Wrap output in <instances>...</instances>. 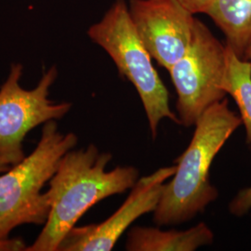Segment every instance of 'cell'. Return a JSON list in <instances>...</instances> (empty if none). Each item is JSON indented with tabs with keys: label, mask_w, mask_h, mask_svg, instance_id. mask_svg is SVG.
<instances>
[{
	"label": "cell",
	"mask_w": 251,
	"mask_h": 251,
	"mask_svg": "<svg viewBox=\"0 0 251 251\" xmlns=\"http://www.w3.org/2000/svg\"><path fill=\"white\" fill-rule=\"evenodd\" d=\"M112 158L94 144L63 155L46 192L50 208L45 225L25 251H58L65 235L91 206L134 186L139 171L131 166L106 171Z\"/></svg>",
	"instance_id": "1"
},
{
	"label": "cell",
	"mask_w": 251,
	"mask_h": 251,
	"mask_svg": "<svg viewBox=\"0 0 251 251\" xmlns=\"http://www.w3.org/2000/svg\"><path fill=\"white\" fill-rule=\"evenodd\" d=\"M241 125V118L230 109L226 98L211 105L198 118L187 149L175 160L176 172L164 185L153 211L155 225L186 223L215 201L219 192L210 182L211 164Z\"/></svg>",
	"instance_id": "2"
},
{
	"label": "cell",
	"mask_w": 251,
	"mask_h": 251,
	"mask_svg": "<svg viewBox=\"0 0 251 251\" xmlns=\"http://www.w3.org/2000/svg\"><path fill=\"white\" fill-rule=\"evenodd\" d=\"M76 144V135L63 133L56 120L49 121L31 154L0 174V239L21 225H45L50 206L41 190Z\"/></svg>",
	"instance_id": "3"
},
{
	"label": "cell",
	"mask_w": 251,
	"mask_h": 251,
	"mask_svg": "<svg viewBox=\"0 0 251 251\" xmlns=\"http://www.w3.org/2000/svg\"><path fill=\"white\" fill-rule=\"evenodd\" d=\"M88 35L112 58L119 74L136 88L152 139L157 136L162 119L169 118L179 124V117L170 107L168 90L135 29L125 0H116L101 20L89 28Z\"/></svg>",
	"instance_id": "4"
},
{
	"label": "cell",
	"mask_w": 251,
	"mask_h": 251,
	"mask_svg": "<svg viewBox=\"0 0 251 251\" xmlns=\"http://www.w3.org/2000/svg\"><path fill=\"white\" fill-rule=\"evenodd\" d=\"M226 63V45L196 18L187 51L169 70L178 96L179 125H196L206 110L226 98L223 89Z\"/></svg>",
	"instance_id": "5"
},
{
	"label": "cell",
	"mask_w": 251,
	"mask_h": 251,
	"mask_svg": "<svg viewBox=\"0 0 251 251\" xmlns=\"http://www.w3.org/2000/svg\"><path fill=\"white\" fill-rule=\"evenodd\" d=\"M23 71L21 63H13L0 87V158L11 167L25 157L24 140L32 129L63 118L72 107L69 102L55 103L49 99L50 90L58 76L55 66L43 73L32 90L20 85Z\"/></svg>",
	"instance_id": "6"
},
{
	"label": "cell",
	"mask_w": 251,
	"mask_h": 251,
	"mask_svg": "<svg viewBox=\"0 0 251 251\" xmlns=\"http://www.w3.org/2000/svg\"><path fill=\"white\" fill-rule=\"evenodd\" d=\"M128 11L151 57L170 70L191 44L195 14L179 0H130Z\"/></svg>",
	"instance_id": "7"
},
{
	"label": "cell",
	"mask_w": 251,
	"mask_h": 251,
	"mask_svg": "<svg viewBox=\"0 0 251 251\" xmlns=\"http://www.w3.org/2000/svg\"><path fill=\"white\" fill-rule=\"evenodd\" d=\"M177 166L159 170L138 179L123 205L107 220L98 225L75 226L65 235L58 251H110L120 236L141 216L153 212L165 181L176 172Z\"/></svg>",
	"instance_id": "8"
},
{
	"label": "cell",
	"mask_w": 251,
	"mask_h": 251,
	"mask_svg": "<svg viewBox=\"0 0 251 251\" xmlns=\"http://www.w3.org/2000/svg\"><path fill=\"white\" fill-rule=\"evenodd\" d=\"M214 234L204 223L185 231H162L154 227L136 226L127 233L128 251H195L212 244Z\"/></svg>",
	"instance_id": "9"
},
{
	"label": "cell",
	"mask_w": 251,
	"mask_h": 251,
	"mask_svg": "<svg viewBox=\"0 0 251 251\" xmlns=\"http://www.w3.org/2000/svg\"><path fill=\"white\" fill-rule=\"evenodd\" d=\"M206 14L225 34L226 45L243 59L251 41V0H213Z\"/></svg>",
	"instance_id": "10"
},
{
	"label": "cell",
	"mask_w": 251,
	"mask_h": 251,
	"mask_svg": "<svg viewBox=\"0 0 251 251\" xmlns=\"http://www.w3.org/2000/svg\"><path fill=\"white\" fill-rule=\"evenodd\" d=\"M226 49L227 63L223 89L233 97L240 111L246 141L251 151V64L239 58L227 45Z\"/></svg>",
	"instance_id": "11"
},
{
	"label": "cell",
	"mask_w": 251,
	"mask_h": 251,
	"mask_svg": "<svg viewBox=\"0 0 251 251\" xmlns=\"http://www.w3.org/2000/svg\"><path fill=\"white\" fill-rule=\"evenodd\" d=\"M251 209V186L238 192L229 205V211L236 217L246 215Z\"/></svg>",
	"instance_id": "12"
},
{
	"label": "cell",
	"mask_w": 251,
	"mask_h": 251,
	"mask_svg": "<svg viewBox=\"0 0 251 251\" xmlns=\"http://www.w3.org/2000/svg\"><path fill=\"white\" fill-rule=\"evenodd\" d=\"M179 2L192 13H206L213 0H179Z\"/></svg>",
	"instance_id": "13"
},
{
	"label": "cell",
	"mask_w": 251,
	"mask_h": 251,
	"mask_svg": "<svg viewBox=\"0 0 251 251\" xmlns=\"http://www.w3.org/2000/svg\"><path fill=\"white\" fill-rule=\"evenodd\" d=\"M26 245L20 238L0 239V251H25Z\"/></svg>",
	"instance_id": "14"
},
{
	"label": "cell",
	"mask_w": 251,
	"mask_h": 251,
	"mask_svg": "<svg viewBox=\"0 0 251 251\" xmlns=\"http://www.w3.org/2000/svg\"><path fill=\"white\" fill-rule=\"evenodd\" d=\"M10 168H11V166L9 165V163H7L5 160L0 158V174L4 173L5 171H9Z\"/></svg>",
	"instance_id": "15"
},
{
	"label": "cell",
	"mask_w": 251,
	"mask_h": 251,
	"mask_svg": "<svg viewBox=\"0 0 251 251\" xmlns=\"http://www.w3.org/2000/svg\"><path fill=\"white\" fill-rule=\"evenodd\" d=\"M243 59L246 60V61H248V62L251 64V43H250V45L248 46L246 51H245Z\"/></svg>",
	"instance_id": "16"
}]
</instances>
